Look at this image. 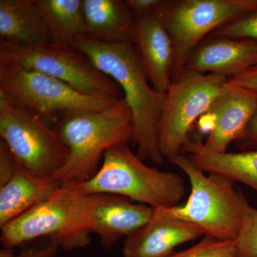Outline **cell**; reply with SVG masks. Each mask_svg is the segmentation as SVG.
Segmentation results:
<instances>
[{
    "instance_id": "1",
    "label": "cell",
    "mask_w": 257,
    "mask_h": 257,
    "mask_svg": "<svg viewBox=\"0 0 257 257\" xmlns=\"http://www.w3.org/2000/svg\"><path fill=\"white\" fill-rule=\"evenodd\" d=\"M74 48L119 84L133 115L137 155L143 161L162 164L165 158L160 152L159 126L165 94L152 87L132 42H106L86 35L77 38Z\"/></svg>"
},
{
    "instance_id": "2",
    "label": "cell",
    "mask_w": 257,
    "mask_h": 257,
    "mask_svg": "<svg viewBox=\"0 0 257 257\" xmlns=\"http://www.w3.org/2000/svg\"><path fill=\"white\" fill-rule=\"evenodd\" d=\"M62 114L57 132L68 148L69 156L52 177L61 185L92 178L106 150L133 141V115L124 97L104 110H72Z\"/></svg>"
},
{
    "instance_id": "3",
    "label": "cell",
    "mask_w": 257,
    "mask_h": 257,
    "mask_svg": "<svg viewBox=\"0 0 257 257\" xmlns=\"http://www.w3.org/2000/svg\"><path fill=\"white\" fill-rule=\"evenodd\" d=\"M74 183L86 194L121 196L155 209L176 207L186 194L180 176L147 165L126 144L106 150L95 175Z\"/></svg>"
},
{
    "instance_id": "4",
    "label": "cell",
    "mask_w": 257,
    "mask_h": 257,
    "mask_svg": "<svg viewBox=\"0 0 257 257\" xmlns=\"http://www.w3.org/2000/svg\"><path fill=\"white\" fill-rule=\"evenodd\" d=\"M171 162L189 177L191 193L184 205L163 209L165 212L199 226L209 237L237 239L249 204L234 181L219 174L206 175L183 154Z\"/></svg>"
},
{
    "instance_id": "5",
    "label": "cell",
    "mask_w": 257,
    "mask_h": 257,
    "mask_svg": "<svg viewBox=\"0 0 257 257\" xmlns=\"http://www.w3.org/2000/svg\"><path fill=\"white\" fill-rule=\"evenodd\" d=\"M88 194L74 182L62 184L52 196L1 228L5 247L13 248L49 236L66 251L91 242L87 217Z\"/></svg>"
},
{
    "instance_id": "6",
    "label": "cell",
    "mask_w": 257,
    "mask_h": 257,
    "mask_svg": "<svg viewBox=\"0 0 257 257\" xmlns=\"http://www.w3.org/2000/svg\"><path fill=\"white\" fill-rule=\"evenodd\" d=\"M256 9L257 0H164L157 12L173 42V81L206 38Z\"/></svg>"
},
{
    "instance_id": "7",
    "label": "cell",
    "mask_w": 257,
    "mask_h": 257,
    "mask_svg": "<svg viewBox=\"0 0 257 257\" xmlns=\"http://www.w3.org/2000/svg\"><path fill=\"white\" fill-rule=\"evenodd\" d=\"M0 62H15L46 74L88 95L124 97L119 84L96 69L87 56L59 42L22 46L0 42Z\"/></svg>"
},
{
    "instance_id": "8",
    "label": "cell",
    "mask_w": 257,
    "mask_h": 257,
    "mask_svg": "<svg viewBox=\"0 0 257 257\" xmlns=\"http://www.w3.org/2000/svg\"><path fill=\"white\" fill-rule=\"evenodd\" d=\"M229 78L184 68L165 94L159 126V144L165 160L182 154L190 143L189 133L198 118L210 109Z\"/></svg>"
},
{
    "instance_id": "9",
    "label": "cell",
    "mask_w": 257,
    "mask_h": 257,
    "mask_svg": "<svg viewBox=\"0 0 257 257\" xmlns=\"http://www.w3.org/2000/svg\"><path fill=\"white\" fill-rule=\"evenodd\" d=\"M0 137L15 160L37 175L52 177L68 158V148L45 118L14 105L2 94Z\"/></svg>"
},
{
    "instance_id": "10",
    "label": "cell",
    "mask_w": 257,
    "mask_h": 257,
    "mask_svg": "<svg viewBox=\"0 0 257 257\" xmlns=\"http://www.w3.org/2000/svg\"><path fill=\"white\" fill-rule=\"evenodd\" d=\"M0 94L45 119L57 111H102L119 100L83 94L67 83L10 62H0Z\"/></svg>"
},
{
    "instance_id": "11",
    "label": "cell",
    "mask_w": 257,
    "mask_h": 257,
    "mask_svg": "<svg viewBox=\"0 0 257 257\" xmlns=\"http://www.w3.org/2000/svg\"><path fill=\"white\" fill-rule=\"evenodd\" d=\"M130 42L152 87L165 94L173 81L175 51L158 12L137 17Z\"/></svg>"
},
{
    "instance_id": "12",
    "label": "cell",
    "mask_w": 257,
    "mask_h": 257,
    "mask_svg": "<svg viewBox=\"0 0 257 257\" xmlns=\"http://www.w3.org/2000/svg\"><path fill=\"white\" fill-rule=\"evenodd\" d=\"M87 217L91 232L103 247L110 249L122 238L138 231L153 217L155 209L109 194H88Z\"/></svg>"
},
{
    "instance_id": "13",
    "label": "cell",
    "mask_w": 257,
    "mask_h": 257,
    "mask_svg": "<svg viewBox=\"0 0 257 257\" xmlns=\"http://www.w3.org/2000/svg\"><path fill=\"white\" fill-rule=\"evenodd\" d=\"M256 106L257 92L226 83L207 111L212 115V126L206 141L199 140V147L209 153L226 152L242 136Z\"/></svg>"
},
{
    "instance_id": "14",
    "label": "cell",
    "mask_w": 257,
    "mask_h": 257,
    "mask_svg": "<svg viewBox=\"0 0 257 257\" xmlns=\"http://www.w3.org/2000/svg\"><path fill=\"white\" fill-rule=\"evenodd\" d=\"M203 235L195 224L155 209L151 220L125 238L123 257H170L179 245Z\"/></svg>"
},
{
    "instance_id": "15",
    "label": "cell",
    "mask_w": 257,
    "mask_h": 257,
    "mask_svg": "<svg viewBox=\"0 0 257 257\" xmlns=\"http://www.w3.org/2000/svg\"><path fill=\"white\" fill-rule=\"evenodd\" d=\"M257 65V41L209 36L195 49L185 68L231 79Z\"/></svg>"
},
{
    "instance_id": "16",
    "label": "cell",
    "mask_w": 257,
    "mask_h": 257,
    "mask_svg": "<svg viewBox=\"0 0 257 257\" xmlns=\"http://www.w3.org/2000/svg\"><path fill=\"white\" fill-rule=\"evenodd\" d=\"M14 160V174L0 186L1 228L52 197L62 186L52 177L33 173Z\"/></svg>"
},
{
    "instance_id": "17",
    "label": "cell",
    "mask_w": 257,
    "mask_h": 257,
    "mask_svg": "<svg viewBox=\"0 0 257 257\" xmlns=\"http://www.w3.org/2000/svg\"><path fill=\"white\" fill-rule=\"evenodd\" d=\"M0 37L22 46L51 42L35 0H0Z\"/></svg>"
},
{
    "instance_id": "18",
    "label": "cell",
    "mask_w": 257,
    "mask_h": 257,
    "mask_svg": "<svg viewBox=\"0 0 257 257\" xmlns=\"http://www.w3.org/2000/svg\"><path fill=\"white\" fill-rule=\"evenodd\" d=\"M87 35L106 42L130 41L133 13L126 1L82 0Z\"/></svg>"
},
{
    "instance_id": "19",
    "label": "cell",
    "mask_w": 257,
    "mask_h": 257,
    "mask_svg": "<svg viewBox=\"0 0 257 257\" xmlns=\"http://www.w3.org/2000/svg\"><path fill=\"white\" fill-rule=\"evenodd\" d=\"M199 142L191 141L183 150L188 153L187 156L193 165L203 172L219 174L246 184L257 192V150L209 153L203 151Z\"/></svg>"
},
{
    "instance_id": "20",
    "label": "cell",
    "mask_w": 257,
    "mask_h": 257,
    "mask_svg": "<svg viewBox=\"0 0 257 257\" xmlns=\"http://www.w3.org/2000/svg\"><path fill=\"white\" fill-rule=\"evenodd\" d=\"M51 42L73 47L79 37L87 35L82 0H35Z\"/></svg>"
},
{
    "instance_id": "21",
    "label": "cell",
    "mask_w": 257,
    "mask_h": 257,
    "mask_svg": "<svg viewBox=\"0 0 257 257\" xmlns=\"http://www.w3.org/2000/svg\"><path fill=\"white\" fill-rule=\"evenodd\" d=\"M170 257H238L236 240L221 241L205 236L197 244Z\"/></svg>"
},
{
    "instance_id": "22",
    "label": "cell",
    "mask_w": 257,
    "mask_h": 257,
    "mask_svg": "<svg viewBox=\"0 0 257 257\" xmlns=\"http://www.w3.org/2000/svg\"><path fill=\"white\" fill-rule=\"evenodd\" d=\"M236 245L238 257H257V209L250 205Z\"/></svg>"
},
{
    "instance_id": "23",
    "label": "cell",
    "mask_w": 257,
    "mask_h": 257,
    "mask_svg": "<svg viewBox=\"0 0 257 257\" xmlns=\"http://www.w3.org/2000/svg\"><path fill=\"white\" fill-rule=\"evenodd\" d=\"M210 35L230 38L248 39L257 41V9L242 18L224 25Z\"/></svg>"
},
{
    "instance_id": "24",
    "label": "cell",
    "mask_w": 257,
    "mask_h": 257,
    "mask_svg": "<svg viewBox=\"0 0 257 257\" xmlns=\"http://www.w3.org/2000/svg\"><path fill=\"white\" fill-rule=\"evenodd\" d=\"M241 152L257 150V106L254 114L248 121L242 136L236 143Z\"/></svg>"
},
{
    "instance_id": "25",
    "label": "cell",
    "mask_w": 257,
    "mask_h": 257,
    "mask_svg": "<svg viewBox=\"0 0 257 257\" xmlns=\"http://www.w3.org/2000/svg\"><path fill=\"white\" fill-rule=\"evenodd\" d=\"M15 160L9 149L0 142V186L8 182L14 174Z\"/></svg>"
},
{
    "instance_id": "26",
    "label": "cell",
    "mask_w": 257,
    "mask_h": 257,
    "mask_svg": "<svg viewBox=\"0 0 257 257\" xmlns=\"http://www.w3.org/2000/svg\"><path fill=\"white\" fill-rule=\"evenodd\" d=\"M164 0H126L128 8L134 18L155 13L160 8Z\"/></svg>"
},
{
    "instance_id": "27",
    "label": "cell",
    "mask_w": 257,
    "mask_h": 257,
    "mask_svg": "<svg viewBox=\"0 0 257 257\" xmlns=\"http://www.w3.org/2000/svg\"><path fill=\"white\" fill-rule=\"evenodd\" d=\"M229 82L257 92V65L239 75L229 79Z\"/></svg>"
},
{
    "instance_id": "28",
    "label": "cell",
    "mask_w": 257,
    "mask_h": 257,
    "mask_svg": "<svg viewBox=\"0 0 257 257\" xmlns=\"http://www.w3.org/2000/svg\"><path fill=\"white\" fill-rule=\"evenodd\" d=\"M60 247L56 240L51 239L50 244L40 250L26 249L23 251V257H53Z\"/></svg>"
},
{
    "instance_id": "29",
    "label": "cell",
    "mask_w": 257,
    "mask_h": 257,
    "mask_svg": "<svg viewBox=\"0 0 257 257\" xmlns=\"http://www.w3.org/2000/svg\"><path fill=\"white\" fill-rule=\"evenodd\" d=\"M0 257H23V253L20 255H15L13 248L5 247L0 251Z\"/></svg>"
}]
</instances>
